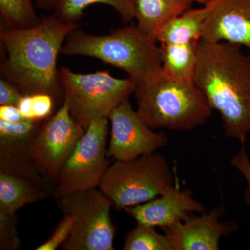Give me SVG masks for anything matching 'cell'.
Instances as JSON below:
<instances>
[{
  "label": "cell",
  "mask_w": 250,
  "mask_h": 250,
  "mask_svg": "<svg viewBox=\"0 0 250 250\" xmlns=\"http://www.w3.org/2000/svg\"><path fill=\"white\" fill-rule=\"evenodd\" d=\"M193 82L220 114L225 136L244 144L250 133V56L240 45L200 40Z\"/></svg>",
  "instance_id": "6da1fadb"
},
{
  "label": "cell",
  "mask_w": 250,
  "mask_h": 250,
  "mask_svg": "<svg viewBox=\"0 0 250 250\" xmlns=\"http://www.w3.org/2000/svg\"><path fill=\"white\" fill-rule=\"evenodd\" d=\"M231 164L246 179L247 188L245 192V201L250 207V159L244 144L231 157Z\"/></svg>",
  "instance_id": "d4e9b609"
},
{
  "label": "cell",
  "mask_w": 250,
  "mask_h": 250,
  "mask_svg": "<svg viewBox=\"0 0 250 250\" xmlns=\"http://www.w3.org/2000/svg\"><path fill=\"white\" fill-rule=\"evenodd\" d=\"M64 101L72 116L85 129L93 120L108 118L111 112L134 93L136 83L130 79L116 78L109 71L80 74L67 67L59 70Z\"/></svg>",
  "instance_id": "8992f818"
},
{
  "label": "cell",
  "mask_w": 250,
  "mask_h": 250,
  "mask_svg": "<svg viewBox=\"0 0 250 250\" xmlns=\"http://www.w3.org/2000/svg\"><path fill=\"white\" fill-rule=\"evenodd\" d=\"M73 228V220L68 215H64L59 222L50 238L45 243L38 246L36 250H55L62 246L68 239Z\"/></svg>",
  "instance_id": "603a6c76"
},
{
  "label": "cell",
  "mask_w": 250,
  "mask_h": 250,
  "mask_svg": "<svg viewBox=\"0 0 250 250\" xmlns=\"http://www.w3.org/2000/svg\"><path fill=\"white\" fill-rule=\"evenodd\" d=\"M173 186L168 161L155 152L131 160L115 161L104 174L99 188L116 209L125 210L149 201Z\"/></svg>",
  "instance_id": "5b68a950"
},
{
  "label": "cell",
  "mask_w": 250,
  "mask_h": 250,
  "mask_svg": "<svg viewBox=\"0 0 250 250\" xmlns=\"http://www.w3.org/2000/svg\"><path fill=\"white\" fill-rule=\"evenodd\" d=\"M40 121L23 119L10 123L0 119V171L49 187V181L36 169L30 150Z\"/></svg>",
  "instance_id": "7c38bea8"
},
{
  "label": "cell",
  "mask_w": 250,
  "mask_h": 250,
  "mask_svg": "<svg viewBox=\"0 0 250 250\" xmlns=\"http://www.w3.org/2000/svg\"><path fill=\"white\" fill-rule=\"evenodd\" d=\"M34 1L39 9L47 11H54L61 0H34Z\"/></svg>",
  "instance_id": "83f0119b"
},
{
  "label": "cell",
  "mask_w": 250,
  "mask_h": 250,
  "mask_svg": "<svg viewBox=\"0 0 250 250\" xmlns=\"http://www.w3.org/2000/svg\"><path fill=\"white\" fill-rule=\"evenodd\" d=\"M136 25L155 38L167 22L191 9V0H134Z\"/></svg>",
  "instance_id": "2e32d148"
},
{
  "label": "cell",
  "mask_w": 250,
  "mask_h": 250,
  "mask_svg": "<svg viewBox=\"0 0 250 250\" xmlns=\"http://www.w3.org/2000/svg\"><path fill=\"white\" fill-rule=\"evenodd\" d=\"M85 131L63 102L58 111L41 124L31 145V159L39 173L56 184Z\"/></svg>",
  "instance_id": "9c48e42d"
},
{
  "label": "cell",
  "mask_w": 250,
  "mask_h": 250,
  "mask_svg": "<svg viewBox=\"0 0 250 250\" xmlns=\"http://www.w3.org/2000/svg\"><path fill=\"white\" fill-rule=\"evenodd\" d=\"M192 2L198 3V4L203 5V6H205V5L209 4V3L213 1V0H191Z\"/></svg>",
  "instance_id": "f1b7e54d"
},
{
  "label": "cell",
  "mask_w": 250,
  "mask_h": 250,
  "mask_svg": "<svg viewBox=\"0 0 250 250\" xmlns=\"http://www.w3.org/2000/svg\"><path fill=\"white\" fill-rule=\"evenodd\" d=\"M137 113L151 129L190 131L205 124L213 110L193 82L175 80L161 70L136 85Z\"/></svg>",
  "instance_id": "277c9868"
},
{
  "label": "cell",
  "mask_w": 250,
  "mask_h": 250,
  "mask_svg": "<svg viewBox=\"0 0 250 250\" xmlns=\"http://www.w3.org/2000/svg\"><path fill=\"white\" fill-rule=\"evenodd\" d=\"M199 42L161 44L163 71L175 80L193 82Z\"/></svg>",
  "instance_id": "ac0fdd59"
},
{
  "label": "cell",
  "mask_w": 250,
  "mask_h": 250,
  "mask_svg": "<svg viewBox=\"0 0 250 250\" xmlns=\"http://www.w3.org/2000/svg\"><path fill=\"white\" fill-rule=\"evenodd\" d=\"M80 27L77 23L62 22L52 14L40 17L33 27L1 28L0 41L6 52L1 77L24 95L47 93L54 99L61 98L57 58L67 36Z\"/></svg>",
  "instance_id": "7a4b0ae2"
},
{
  "label": "cell",
  "mask_w": 250,
  "mask_h": 250,
  "mask_svg": "<svg viewBox=\"0 0 250 250\" xmlns=\"http://www.w3.org/2000/svg\"><path fill=\"white\" fill-rule=\"evenodd\" d=\"M157 42L136 24L125 26L103 36L88 34L77 28L67 36L61 54L98 59L123 70L137 85L162 70L161 51Z\"/></svg>",
  "instance_id": "3957f363"
},
{
  "label": "cell",
  "mask_w": 250,
  "mask_h": 250,
  "mask_svg": "<svg viewBox=\"0 0 250 250\" xmlns=\"http://www.w3.org/2000/svg\"><path fill=\"white\" fill-rule=\"evenodd\" d=\"M20 246L16 215L0 213V250H17Z\"/></svg>",
  "instance_id": "7402d4cb"
},
{
  "label": "cell",
  "mask_w": 250,
  "mask_h": 250,
  "mask_svg": "<svg viewBox=\"0 0 250 250\" xmlns=\"http://www.w3.org/2000/svg\"><path fill=\"white\" fill-rule=\"evenodd\" d=\"M111 138L108 156L115 161H128L156 152L168 144L167 135L155 131L143 123L137 111L125 99L108 116Z\"/></svg>",
  "instance_id": "30bf717a"
},
{
  "label": "cell",
  "mask_w": 250,
  "mask_h": 250,
  "mask_svg": "<svg viewBox=\"0 0 250 250\" xmlns=\"http://www.w3.org/2000/svg\"><path fill=\"white\" fill-rule=\"evenodd\" d=\"M95 4L111 6L125 24L135 19L134 0H61L53 14L62 22L77 23L83 17L85 9Z\"/></svg>",
  "instance_id": "d6986e66"
},
{
  "label": "cell",
  "mask_w": 250,
  "mask_h": 250,
  "mask_svg": "<svg viewBox=\"0 0 250 250\" xmlns=\"http://www.w3.org/2000/svg\"><path fill=\"white\" fill-rule=\"evenodd\" d=\"M34 0H0L1 28L24 29L40 21L34 9Z\"/></svg>",
  "instance_id": "ffe728a7"
},
{
  "label": "cell",
  "mask_w": 250,
  "mask_h": 250,
  "mask_svg": "<svg viewBox=\"0 0 250 250\" xmlns=\"http://www.w3.org/2000/svg\"><path fill=\"white\" fill-rule=\"evenodd\" d=\"M64 214L72 217L73 228L64 250H114L116 229L111 218V200L100 189L77 191L59 197Z\"/></svg>",
  "instance_id": "52a82bcc"
},
{
  "label": "cell",
  "mask_w": 250,
  "mask_h": 250,
  "mask_svg": "<svg viewBox=\"0 0 250 250\" xmlns=\"http://www.w3.org/2000/svg\"><path fill=\"white\" fill-rule=\"evenodd\" d=\"M108 118L93 120L56 182V198L99 187L110 166L108 156Z\"/></svg>",
  "instance_id": "ba28073f"
},
{
  "label": "cell",
  "mask_w": 250,
  "mask_h": 250,
  "mask_svg": "<svg viewBox=\"0 0 250 250\" xmlns=\"http://www.w3.org/2000/svg\"><path fill=\"white\" fill-rule=\"evenodd\" d=\"M215 0L200 9H189L167 23L158 33L161 44H184L201 40L202 28L214 6Z\"/></svg>",
  "instance_id": "e0dca14e"
},
{
  "label": "cell",
  "mask_w": 250,
  "mask_h": 250,
  "mask_svg": "<svg viewBox=\"0 0 250 250\" xmlns=\"http://www.w3.org/2000/svg\"><path fill=\"white\" fill-rule=\"evenodd\" d=\"M125 211L137 223L164 228L182 221L193 213H205L207 208L190 190H181L173 186L159 196L125 208Z\"/></svg>",
  "instance_id": "4fadbf2b"
},
{
  "label": "cell",
  "mask_w": 250,
  "mask_h": 250,
  "mask_svg": "<svg viewBox=\"0 0 250 250\" xmlns=\"http://www.w3.org/2000/svg\"><path fill=\"white\" fill-rule=\"evenodd\" d=\"M225 210L223 205L208 213H193L162 229L174 250H218L220 239L235 232L239 227L236 222L220 221Z\"/></svg>",
  "instance_id": "8fae6325"
},
{
  "label": "cell",
  "mask_w": 250,
  "mask_h": 250,
  "mask_svg": "<svg viewBox=\"0 0 250 250\" xmlns=\"http://www.w3.org/2000/svg\"><path fill=\"white\" fill-rule=\"evenodd\" d=\"M24 94L14 83L1 77L0 79V104L18 106Z\"/></svg>",
  "instance_id": "484cf974"
},
{
  "label": "cell",
  "mask_w": 250,
  "mask_h": 250,
  "mask_svg": "<svg viewBox=\"0 0 250 250\" xmlns=\"http://www.w3.org/2000/svg\"><path fill=\"white\" fill-rule=\"evenodd\" d=\"M49 192L47 186L0 171V213L16 215L24 205L47 198Z\"/></svg>",
  "instance_id": "9a60e30c"
},
{
  "label": "cell",
  "mask_w": 250,
  "mask_h": 250,
  "mask_svg": "<svg viewBox=\"0 0 250 250\" xmlns=\"http://www.w3.org/2000/svg\"><path fill=\"white\" fill-rule=\"evenodd\" d=\"M201 40L228 42L250 52V0H215L202 28Z\"/></svg>",
  "instance_id": "5bb4252c"
},
{
  "label": "cell",
  "mask_w": 250,
  "mask_h": 250,
  "mask_svg": "<svg viewBox=\"0 0 250 250\" xmlns=\"http://www.w3.org/2000/svg\"><path fill=\"white\" fill-rule=\"evenodd\" d=\"M0 119L10 123H17L24 118L21 115L18 106L13 105H1L0 106Z\"/></svg>",
  "instance_id": "4316f807"
},
{
  "label": "cell",
  "mask_w": 250,
  "mask_h": 250,
  "mask_svg": "<svg viewBox=\"0 0 250 250\" xmlns=\"http://www.w3.org/2000/svg\"><path fill=\"white\" fill-rule=\"evenodd\" d=\"M124 250H174L170 239L154 227L137 223L125 236Z\"/></svg>",
  "instance_id": "44dd1931"
},
{
  "label": "cell",
  "mask_w": 250,
  "mask_h": 250,
  "mask_svg": "<svg viewBox=\"0 0 250 250\" xmlns=\"http://www.w3.org/2000/svg\"><path fill=\"white\" fill-rule=\"evenodd\" d=\"M54 99L47 93L31 95V115L33 121H42L52 116Z\"/></svg>",
  "instance_id": "cb8c5ba5"
}]
</instances>
